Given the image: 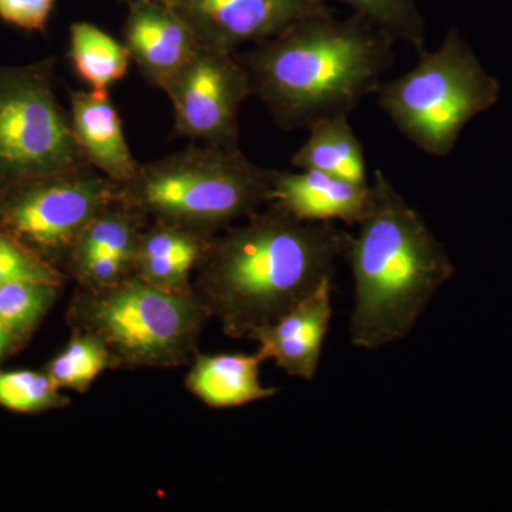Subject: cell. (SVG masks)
<instances>
[{"instance_id":"1","label":"cell","mask_w":512,"mask_h":512,"mask_svg":"<svg viewBox=\"0 0 512 512\" xmlns=\"http://www.w3.org/2000/svg\"><path fill=\"white\" fill-rule=\"evenodd\" d=\"M349 232L302 221L275 202L208 242L192 292L228 338H248L333 279Z\"/></svg>"},{"instance_id":"2","label":"cell","mask_w":512,"mask_h":512,"mask_svg":"<svg viewBox=\"0 0 512 512\" xmlns=\"http://www.w3.org/2000/svg\"><path fill=\"white\" fill-rule=\"evenodd\" d=\"M394 40L360 15L308 16L235 53L256 97L282 130H309L350 117L379 92L394 63Z\"/></svg>"},{"instance_id":"3","label":"cell","mask_w":512,"mask_h":512,"mask_svg":"<svg viewBox=\"0 0 512 512\" xmlns=\"http://www.w3.org/2000/svg\"><path fill=\"white\" fill-rule=\"evenodd\" d=\"M372 201L350 235L345 259L353 276L350 342L376 350L412 333L454 265L419 212L383 171L373 175Z\"/></svg>"},{"instance_id":"4","label":"cell","mask_w":512,"mask_h":512,"mask_svg":"<svg viewBox=\"0 0 512 512\" xmlns=\"http://www.w3.org/2000/svg\"><path fill=\"white\" fill-rule=\"evenodd\" d=\"M271 173L239 146L201 143L138 165L119 195L148 221L212 238L271 202Z\"/></svg>"},{"instance_id":"5","label":"cell","mask_w":512,"mask_h":512,"mask_svg":"<svg viewBox=\"0 0 512 512\" xmlns=\"http://www.w3.org/2000/svg\"><path fill=\"white\" fill-rule=\"evenodd\" d=\"M210 319L194 292L161 291L134 275L109 288L77 289L67 309L72 332L99 340L114 370L190 365Z\"/></svg>"},{"instance_id":"6","label":"cell","mask_w":512,"mask_h":512,"mask_svg":"<svg viewBox=\"0 0 512 512\" xmlns=\"http://www.w3.org/2000/svg\"><path fill=\"white\" fill-rule=\"evenodd\" d=\"M416 66L377 92L380 109L414 146L447 157L461 131L500 99V83L485 72L471 47L451 29L433 52L417 50Z\"/></svg>"},{"instance_id":"7","label":"cell","mask_w":512,"mask_h":512,"mask_svg":"<svg viewBox=\"0 0 512 512\" xmlns=\"http://www.w3.org/2000/svg\"><path fill=\"white\" fill-rule=\"evenodd\" d=\"M56 63L0 66V188L89 164L56 96Z\"/></svg>"},{"instance_id":"8","label":"cell","mask_w":512,"mask_h":512,"mask_svg":"<svg viewBox=\"0 0 512 512\" xmlns=\"http://www.w3.org/2000/svg\"><path fill=\"white\" fill-rule=\"evenodd\" d=\"M117 195L119 185L90 164L18 181L0 188V232L59 268Z\"/></svg>"},{"instance_id":"9","label":"cell","mask_w":512,"mask_h":512,"mask_svg":"<svg viewBox=\"0 0 512 512\" xmlns=\"http://www.w3.org/2000/svg\"><path fill=\"white\" fill-rule=\"evenodd\" d=\"M163 92L173 106L175 136L238 146L239 113L251 86L235 53L201 45Z\"/></svg>"},{"instance_id":"10","label":"cell","mask_w":512,"mask_h":512,"mask_svg":"<svg viewBox=\"0 0 512 512\" xmlns=\"http://www.w3.org/2000/svg\"><path fill=\"white\" fill-rule=\"evenodd\" d=\"M202 46L238 53L330 10L320 0H181L175 8Z\"/></svg>"},{"instance_id":"11","label":"cell","mask_w":512,"mask_h":512,"mask_svg":"<svg viewBox=\"0 0 512 512\" xmlns=\"http://www.w3.org/2000/svg\"><path fill=\"white\" fill-rule=\"evenodd\" d=\"M123 45L148 83L163 90L201 43L173 8L154 0H130Z\"/></svg>"},{"instance_id":"12","label":"cell","mask_w":512,"mask_h":512,"mask_svg":"<svg viewBox=\"0 0 512 512\" xmlns=\"http://www.w3.org/2000/svg\"><path fill=\"white\" fill-rule=\"evenodd\" d=\"M333 279L271 325L254 330L249 339L258 343L265 360H274L286 375L315 379L323 343L332 322Z\"/></svg>"},{"instance_id":"13","label":"cell","mask_w":512,"mask_h":512,"mask_svg":"<svg viewBox=\"0 0 512 512\" xmlns=\"http://www.w3.org/2000/svg\"><path fill=\"white\" fill-rule=\"evenodd\" d=\"M370 201V183H353L315 170L271 173V202L302 221H339L356 227L369 210Z\"/></svg>"},{"instance_id":"14","label":"cell","mask_w":512,"mask_h":512,"mask_svg":"<svg viewBox=\"0 0 512 512\" xmlns=\"http://www.w3.org/2000/svg\"><path fill=\"white\" fill-rule=\"evenodd\" d=\"M69 114L74 137L87 163L117 185L128 183L140 163L131 154L109 92L72 90Z\"/></svg>"},{"instance_id":"15","label":"cell","mask_w":512,"mask_h":512,"mask_svg":"<svg viewBox=\"0 0 512 512\" xmlns=\"http://www.w3.org/2000/svg\"><path fill=\"white\" fill-rule=\"evenodd\" d=\"M210 239L177 225L150 221L138 241L133 275L161 291L191 293L192 272Z\"/></svg>"},{"instance_id":"16","label":"cell","mask_w":512,"mask_h":512,"mask_svg":"<svg viewBox=\"0 0 512 512\" xmlns=\"http://www.w3.org/2000/svg\"><path fill=\"white\" fill-rule=\"evenodd\" d=\"M264 356L256 350L194 357L185 386L195 397L214 409H229L271 399L278 390L261 383Z\"/></svg>"},{"instance_id":"17","label":"cell","mask_w":512,"mask_h":512,"mask_svg":"<svg viewBox=\"0 0 512 512\" xmlns=\"http://www.w3.org/2000/svg\"><path fill=\"white\" fill-rule=\"evenodd\" d=\"M308 131L305 143L292 156L293 168L322 171L353 183H369L365 148L349 117L320 121Z\"/></svg>"},{"instance_id":"18","label":"cell","mask_w":512,"mask_h":512,"mask_svg":"<svg viewBox=\"0 0 512 512\" xmlns=\"http://www.w3.org/2000/svg\"><path fill=\"white\" fill-rule=\"evenodd\" d=\"M148 224L150 221L140 211L117 195L80 232L64 262L67 272L100 252L123 259L133 272L138 241Z\"/></svg>"},{"instance_id":"19","label":"cell","mask_w":512,"mask_h":512,"mask_svg":"<svg viewBox=\"0 0 512 512\" xmlns=\"http://www.w3.org/2000/svg\"><path fill=\"white\" fill-rule=\"evenodd\" d=\"M70 59L80 79L96 92H109L126 76L131 62L123 43L89 22L70 28Z\"/></svg>"},{"instance_id":"20","label":"cell","mask_w":512,"mask_h":512,"mask_svg":"<svg viewBox=\"0 0 512 512\" xmlns=\"http://www.w3.org/2000/svg\"><path fill=\"white\" fill-rule=\"evenodd\" d=\"M111 369L109 353L99 340L72 332L66 348L50 360L46 373L60 390L86 393L97 376Z\"/></svg>"},{"instance_id":"21","label":"cell","mask_w":512,"mask_h":512,"mask_svg":"<svg viewBox=\"0 0 512 512\" xmlns=\"http://www.w3.org/2000/svg\"><path fill=\"white\" fill-rule=\"evenodd\" d=\"M60 285L13 282L0 286V322L22 345L56 302Z\"/></svg>"},{"instance_id":"22","label":"cell","mask_w":512,"mask_h":512,"mask_svg":"<svg viewBox=\"0 0 512 512\" xmlns=\"http://www.w3.org/2000/svg\"><path fill=\"white\" fill-rule=\"evenodd\" d=\"M70 399L60 392L46 372H0V406L16 413L36 414L63 409Z\"/></svg>"},{"instance_id":"23","label":"cell","mask_w":512,"mask_h":512,"mask_svg":"<svg viewBox=\"0 0 512 512\" xmlns=\"http://www.w3.org/2000/svg\"><path fill=\"white\" fill-rule=\"evenodd\" d=\"M325 2L326 0H320ZM356 15L372 22L394 42H404L419 50L426 43V22L414 0H339Z\"/></svg>"},{"instance_id":"24","label":"cell","mask_w":512,"mask_h":512,"mask_svg":"<svg viewBox=\"0 0 512 512\" xmlns=\"http://www.w3.org/2000/svg\"><path fill=\"white\" fill-rule=\"evenodd\" d=\"M63 279L57 266L0 232V286L13 282L62 285Z\"/></svg>"},{"instance_id":"25","label":"cell","mask_w":512,"mask_h":512,"mask_svg":"<svg viewBox=\"0 0 512 512\" xmlns=\"http://www.w3.org/2000/svg\"><path fill=\"white\" fill-rule=\"evenodd\" d=\"M56 0H0V20L23 30H45Z\"/></svg>"},{"instance_id":"26","label":"cell","mask_w":512,"mask_h":512,"mask_svg":"<svg viewBox=\"0 0 512 512\" xmlns=\"http://www.w3.org/2000/svg\"><path fill=\"white\" fill-rule=\"evenodd\" d=\"M19 343L16 342L15 336L10 333V330L0 322V360L3 359L10 350L18 348Z\"/></svg>"},{"instance_id":"27","label":"cell","mask_w":512,"mask_h":512,"mask_svg":"<svg viewBox=\"0 0 512 512\" xmlns=\"http://www.w3.org/2000/svg\"><path fill=\"white\" fill-rule=\"evenodd\" d=\"M154 2L161 3V5L168 6V8H175L181 0H154Z\"/></svg>"},{"instance_id":"28","label":"cell","mask_w":512,"mask_h":512,"mask_svg":"<svg viewBox=\"0 0 512 512\" xmlns=\"http://www.w3.org/2000/svg\"><path fill=\"white\" fill-rule=\"evenodd\" d=\"M120 2L128 3L130 0H120Z\"/></svg>"}]
</instances>
